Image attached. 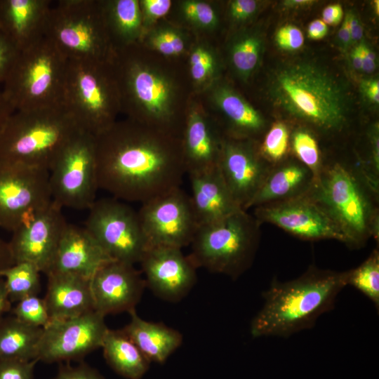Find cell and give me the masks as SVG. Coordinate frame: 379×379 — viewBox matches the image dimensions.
Here are the masks:
<instances>
[{
    "instance_id": "obj_1",
    "label": "cell",
    "mask_w": 379,
    "mask_h": 379,
    "mask_svg": "<svg viewBox=\"0 0 379 379\" xmlns=\"http://www.w3.org/2000/svg\"><path fill=\"white\" fill-rule=\"evenodd\" d=\"M94 137L98 189L114 198L143 204L180 187L182 148L162 134L114 123Z\"/></svg>"
},
{
    "instance_id": "obj_2",
    "label": "cell",
    "mask_w": 379,
    "mask_h": 379,
    "mask_svg": "<svg viewBox=\"0 0 379 379\" xmlns=\"http://www.w3.org/2000/svg\"><path fill=\"white\" fill-rule=\"evenodd\" d=\"M274 103L317 132L330 135L347 126L350 99L345 84L326 67L309 60L278 68L270 84Z\"/></svg>"
},
{
    "instance_id": "obj_3",
    "label": "cell",
    "mask_w": 379,
    "mask_h": 379,
    "mask_svg": "<svg viewBox=\"0 0 379 379\" xmlns=\"http://www.w3.org/2000/svg\"><path fill=\"white\" fill-rule=\"evenodd\" d=\"M346 286V272L314 265L295 279H273L262 292L264 304L251 320V335L287 338L311 328L322 314L334 307L338 295Z\"/></svg>"
},
{
    "instance_id": "obj_4",
    "label": "cell",
    "mask_w": 379,
    "mask_h": 379,
    "mask_svg": "<svg viewBox=\"0 0 379 379\" xmlns=\"http://www.w3.org/2000/svg\"><path fill=\"white\" fill-rule=\"evenodd\" d=\"M379 187L359 164L324 161L305 194L317 203L338 226L347 246L359 248L373 238L378 241Z\"/></svg>"
},
{
    "instance_id": "obj_5",
    "label": "cell",
    "mask_w": 379,
    "mask_h": 379,
    "mask_svg": "<svg viewBox=\"0 0 379 379\" xmlns=\"http://www.w3.org/2000/svg\"><path fill=\"white\" fill-rule=\"evenodd\" d=\"M81 131L64 107L15 111L0 131V161L49 171L65 145Z\"/></svg>"
},
{
    "instance_id": "obj_6",
    "label": "cell",
    "mask_w": 379,
    "mask_h": 379,
    "mask_svg": "<svg viewBox=\"0 0 379 379\" xmlns=\"http://www.w3.org/2000/svg\"><path fill=\"white\" fill-rule=\"evenodd\" d=\"M67 62L46 36L19 51L1 90L14 111L63 107Z\"/></svg>"
},
{
    "instance_id": "obj_7",
    "label": "cell",
    "mask_w": 379,
    "mask_h": 379,
    "mask_svg": "<svg viewBox=\"0 0 379 379\" xmlns=\"http://www.w3.org/2000/svg\"><path fill=\"white\" fill-rule=\"evenodd\" d=\"M260 225L253 215L241 210L199 226L188 256L197 268L235 279L253 263L260 241Z\"/></svg>"
},
{
    "instance_id": "obj_8",
    "label": "cell",
    "mask_w": 379,
    "mask_h": 379,
    "mask_svg": "<svg viewBox=\"0 0 379 379\" xmlns=\"http://www.w3.org/2000/svg\"><path fill=\"white\" fill-rule=\"evenodd\" d=\"M108 60H68L63 107L79 127L94 136L114 121L120 91Z\"/></svg>"
},
{
    "instance_id": "obj_9",
    "label": "cell",
    "mask_w": 379,
    "mask_h": 379,
    "mask_svg": "<svg viewBox=\"0 0 379 379\" xmlns=\"http://www.w3.org/2000/svg\"><path fill=\"white\" fill-rule=\"evenodd\" d=\"M46 36L67 60H109L110 36L102 1L53 3Z\"/></svg>"
},
{
    "instance_id": "obj_10",
    "label": "cell",
    "mask_w": 379,
    "mask_h": 379,
    "mask_svg": "<svg viewBox=\"0 0 379 379\" xmlns=\"http://www.w3.org/2000/svg\"><path fill=\"white\" fill-rule=\"evenodd\" d=\"M52 200L60 208L89 209L96 200L95 137L80 131L62 147L49 170Z\"/></svg>"
},
{
    "instance_id": "obj_11",
    "label": "cell",
    "mask_w": 379,
    "mask_h": 379,
    "mask_svg": "<svg viewBox=\"0 0 379 379\" xmlns=\"http://www.w3.org/2000/svg\"><path fill=\"white\" fill-rule=\"evenodd\" d=\"M84 227L112 259L140 263L149 244L138 211L112 198L96 199L88 209Z\"/></svg>"
},
{
    "instance_id": "obj_12",
    "label": "cell",
    "mask_w": 379,
    "mask_h": 379,
    "mask_svg": "<svg viewBox=\"0 0 379 379\" xmlns=\"http://www.w3.org/2000/svg\"><path fill=\"white\" fill-rule=\"evenodd\" d=\"M49 171L0 161V227L13 232L52 202Z\"/></svg>"
},
{
    "instance_id": "obj_13",
    "label": "cell",
    "mask_w": 379,
    "mask_h": 379,
    "mask_svg": "<svg viewBox=\"0 0 379 379\" xmlns=\"http://www.w3.org/2000/svg\"><path fill=\"white\" fill-rule=\"evenodd\" d=\"M138 213L149 246L182 249L199 227L190 196L180 187L142 204Z\"/></svg>"
},
{
    "instance_id": "obj_14",
    "label": "cell",
    "mask_w": 379,
    "mask_h": 379,
    "mask_svg": "<svg viewBox=\"0 0 379 379\" xmlns=\"http://www.w3.org/2000/svg\"><path fill=\"white\" fill-rule=\"evenodd\" d=\"M107 329L105 316L95 310L51 321L43 328L38 359L49 364L81 359L101 347Z\"/></svg>"
},
{
    "instance_id": "obj_15",
    "label": "cell",
    "mask_w": 379,
    "mask_h": 379,
    "mask_svg": "<svg viewBox=\"0 0 379 379\" xmlns=\"http://www.w3.org/2000/svg\"><path fill=\"white\" fill-rule=\"evenodd\" d=\"M253 208V215L260 224H272L303 240L333 239L347 244V239L338 226L306 195Z\"/></svg>"
},
{
    "instance_id": "obj_16",
    "label": "cell",
    "mask_w": 379,
    "mask_h": 379,
    "mask_svg": "<svg viewBox=\"0 0 379 379\" xmlns=\"http://www.w3.org/2000/svg\"><path fill=\"white\" fill-rule=\"evenodd\" d=\"M53 201L44 211L20 225L8 242L15 262H27L47 274L68 222Z\"/></svg>"
},
{
    "instance_id": "obj_17",
    "label": "cell",
    "mask_w": 379,
    "mask_h": 379,
    "mask_svg": "<svg viewBox=\"0 0 379 379\" xmlns=\"http://www.w3.org/2000/svg\"><path fill=\"white\" fill-rule=\"evenodd\" d=\"M146 287L159 298L175 302L185 298L197 281V267L181 248L149 246L141 259Z\"/></svg>"
},
{
    "instance_id": "obj_18",
    "label": "cell",
    "mask_w": 379,
    "mask_h": 379,
    "mask_svg": "<svg viewBox=\"0 0 379 379\" xmlns=\"http://www.w3.org/2000/svg\"><path fill=\"white\" fill-rule=\"evenodd\" d=\"M145 287L134 265L109 260L91 278L94 310L105 317L135 310Z\"/></svg>"
},
{
    "instance_id": "obj_19",
    "label": "cell",
    "mask_w": 379,
    "mask_h": 379,
    "mask_svg": "<svg viewBox=\"0 0 379 379\" xmlns=\"http://www.w3.org/2000/svg\"><path fill=\"white\" fill-rule=\"evenodd\" d=\"M218 167L237 204L247 211L272 166L250 142L224 140Z\"/></svg>"
},
{
    "instance_id": "obj_20",
    "label": "cell",
    "mask_w": 379,
    "mask_h": 379,
    "mask_svg": "<svg viewBox=\"0 0 379 379\" xmlns=\"http://www.w3.org/2000/svg\"><path fill=\"white\" fill-rule=\"evenodd\" d=\"M119 77L124 95L131 105L158 123L169 120L173 90L165 77L130 58L121 64Z\"/></svg>"
},
{
    "instance_id": "obj_21",
    "label": "cell",
    "mask_w": 379,
    "mask_h": 379,
    "mask_svg": "<svg viewBox=\"0 0 379 379\" xmlns=\"http://www.w3.org/2000/svg\"><path fill=\"white\" fill-rule=\"evenodd\" d=\"M111 260L84 227L68 223L47 274H71L91 279Z\"/></svg>"
},
{
    "instance_id": "obj_22",
    "label": "cell",
    "mask_w": 379,
    "mask_h": 379,
    "mask_svg": "<svg viewBox=\"0 0 379 379\" xmlns=\"http://www.w3.org/2000/svg\"><path fill=\"white\" fill-rule=\"evenodd\" d=\"M50 0H0V29L20 51L46 36Z\"/></svg>"
},
{
    "instance_id": "obj_23",
    "label": "cell",
    "mask_w": 379,
    "mask_h": 379,
    "mask_svg": "<svg viewBox=\"0 0 379 379\" xmlns=\"http://www.w3.org/2000/svg\"><path fill=\"white\" fill-rule=\"evenodd\" d=\"M189 176L192 190L190 198L199 227L242 210L232 197L218 167Z\"/></svg>"
},
{
    "instance_id": "obj_24",
    "label": "cell",
    "mask_w": 379,
    "mask_h": 379,
    "mask_svg": "<svg viewBox=\"0 0 379 379\" xmlns=\"http://www.w3.org/2000/svg\"><path fill=\"white\" fill-rule=\"evenodd\" d=\"M44 298L51 321L71 319L94 311L91 279L64 273H48Z\"/></svg>"
},
{
    "instance_id": "obj_25",
    "label": "cell",
    "mask_w": 379,
    "mask_h": 379,
    "mask_svg": "<svg viewBox=\"0 0 379 379\" xmlns=\"http://www.w3.org/2000/svg\"><path fill=\"white\" fill-rule=\"evenodd\" d=\"M314 178L312 172L295 158H286L271 168L248 209L305 196Z\"/></svg>"
},
{
    "instance_id": "obj_26",
    "label": "cell",
    "mask_w": 379,
    "mask_h": 379,
    "mask_svg": "<svg viewBox=\"0 0 379 379\" xmlns=\"http://www.w3.org/2000/svg\"><path fill=\"white\" fill-rule=\"evenodd\" d=\"M222 145L206 119L198 112H191L182 147L186 173L190 175L216 168Z\"/></svg>"
},
{
    "instance_id": "obj_27",
    "label": "cell",
    "mask_w": 379,
    "mask_h": 379,
    "mask_svg": "<svg viewBox=\"0 0 379 379\" xmlns=\"http://www.w3.org/2000/svg\"><path fill=\"white\" fill-rule=\"evenodd\" d=\"M130 321L121 330L151 362L164 363L182 344V335L161 322L148 321L128 312Z\"/></svg>"
},
{
    "instance_id": "obj_28",
    "label": "cell",
    "mask_w": 379,
    "mask_h": 379,
    "mask_svg": "<svg viewBox=\"0 0 379 379\" xmlns=\"http://www.w3.org/2000/svg\"><path fill=\"white\" fill-rule=\"evenodd\" d=\"M101 348L109 366L127 379H141L149 369L150 361L121 329L108 328Z\"/></svg>"
},
{
    "instance_id": "obj_29",
    "label": "cell",
    "mask_w": 379,
    "mask_h": 379,
    "mask_svg": "<svg viewBox=\"0 0 379 379\" xmlns=\"http://www.w3.org/2000/svg\"><path fill=\"white\" fill-rule=\"evenodd\" d=\"M43 328L26 324L13 315L0 319V359H38Z\"/></svg>"
},
{
    "instance_id": "obj_30",
    "label": "cell",
    "mask_w": 379,
    "mask_h": 379,
    "mask_svg": "<svg viewBox=\"0 0 379 379\" xmlns=\"http://www.w3.org/2000/svg\"><path fill=\"white\" fill-rule=\"evenodd\" d=\"M107 27L112 36L124 45L138 37L142 26V13L137 0L102 2Z\"/></svg>"
},
{
    "instance_id": "obj_31",
    "label": "cell",
    "mask_w": 379,
    "mask_h": 379,
    "mask_svg": "<svg viewBox=\"0 0 379 379\" xmlns=\"http://www.w3.org/2000/svg\"><path fill=\"white\" fill-rule=\"evenodd\" d=\"M214 98L233 128L238 131L237 133L256 134L265 126V122L259 112L233 91L221 87L215 91Z\"/></svg>"
},
{
    "instance_id": "obj_32",
    "label": "cell",
    "mask_w": 379,
    "mask_h": 379,
    "mask_svg": "<svg viewBox=\"0 0 379 379\" xmlns=\"http://www.w3.org/2000/svg\"><path fill=\"white\" fill-rule=\"evenodd\" d=\"M39 270L27 262H15L0 273L11 302L34 295L40 291Z\"/></svg>"
},
{
    "instance_id": "obj_33",
    "label": "cell",
    "mask_w": 379,
    "mask_h": 379,
    "mask_svg": "<svg viewBox=\"0 0 379 379\" xmlns=\"http://www.w3.org/2000/svg\"><path fill=\"white\" fill-rule=\"evenodd\" d=\"M346 284L366 296L379 308V251L374 249L357 267L346 271Z\"/></svg>"
},
{
    "instance_id": "obj_34",
    "label": "cell",
    "mask_w": 379,
    "mask_h": 379,
    "mask_svg": "<svg viewBox=\"0 0 379 379\" xmlns=\"http://www.w3.org/2000/svg\"><path fill=\"white\" fill-rule=\"evenodd\" d=\"M290 145L295 158L309 168L315 178L325 161L315 136L309 130L297 129L290 136Z\"/></svg>"
},
{
    "instance_id": "obj_35",
    "label": "cell",
    "mask_w": 379,
    "mask_h": 379,
    "mask_svg": "<svg viewBox=\"0 0 379 379\" xmlns=\"http://www.w3.org/2000/svg\"><path fill=\"white\" fill-rule=\"evenodd\" d=\"M288 126L281 121L272 124L258 148L260 157L270 166H275L287 158L290 145Z\"/></svg>"
},
{
    "instance_id": "obj_36",
    "label": "cell",
    "mask_w": 379,
    "mask_h": 379,
    "mask_svg": "<svg viewBox=\"0 0 379 379\" xmlns=\"http://www.w3.org/2000/svg\"><path fill=\"white\" fill-rule=\"evenodd\" d=\"M262 42L255 36H246L232 47V62L237 71L248 77L257 67L261 53Z\"/></svg>"
},
{
    "instance_id": "obj_37",
    "label": "cell",
    "mask_w": 379,
    "mask_h": 379,
    "mask_svg": "<svg viewBox=\"0 0 379 379\" xmlns=\"http://www.w3.org/2000/svg\"><path fill=\"white\" fill-rule=\"evenodd\" d=\"M11 312L23 323L34 327L44 328L51 321L44 300L38 295L19 300Z\"/></svg>"
},
{
    "instance_id": "obj_38",
    "label": "cell",
    "mask_w": 379,
    "mask_h": 379,
    "mask_svg": "<svg viewBox=\"0 0 379 379\" xmlns=\"http://www.w3.org/2000/svg\"><path fill=\"white\" fill-rule=\"evenodd\" d=\"M152 46L160 53L173 56L180 54L185 48L181 36L170 29H162L156 32L150 39Z\"/></svg>"
},
{
    "instance_id": "obj_39",
    "label": "cell",
    "mask_w": 379,
    "mask_h": 379,
    "mask_svg": "<svg viewBox=\"0 0 379 379\" xmlns=\"http://www.w3.org/2000/svg\"><path fill=\"white\" fill-rule=\"evenodd\" d=\"M182 9L185 16L189 20L201 27H212L217 22L214 10L206 2L185 1L182 4Z\"/></svg>"
},
{
    "instance_id": "obj_40",
    "label": "cell",
    "mask_w": 379,
    "mask_h": 379,
    "mask_svg": "<svg viewBox=\"0 0 379 379\" xmlns=\"http://www.w3.org/2000/svg\"><path fill=\"white\" fill-rule=\"evenodd\" d=\"M190 65L191 76L194 81L203 82L213 70L214 58L207 49L199 46L192 52Z\"/></svg>"
},
{
    "instance_id": "obj_41",
    "label": "cell",
    "mask_w": 379,
    "mask_h": 379,
    "mask_svg": "<svg viewBox=\"0 0 379 379\" xmlns=\"http://www.w3.org/2000/svg\"><path fill=\"white\" fill-rule=\"evenodd\" d=\"M36 359H0V379H33Z\"/></svg>"
},
{
    "instance_id": "obj_42",
    "label": "cell",
    "mask_w": 379,
    "mask_h": 379,
    "mask_svg": "<svg viewBox=\"0 0 379 379\" xmlns=\"http://www.w3.org/2000/svg\"><path fill=\"white\" fill-rule=\"evenodd\" d=\"M275 41L281 49L295 51L302 46L304 36L298 27L293 25H286L277 30Z\"/></svg>"
},
{
    "instance_id": "obj_43",
    "label": "cell",
    "mask_w": 379,
    "mask_h": 379,
    "mask_svg": "<svg viewBox=\"0 0 379 379\" xmlns=\"http://www.w3.org/2000/svg\"><path fill=\"white\" fill-rule=\"evenodd\" d=\"M18 53L17 47L0 29V84L4 83Z\"/></svg>"
},
{
    "instance_id": "obj_44",
    "label": "cell",
    "mask_w": 379,
    "mask_h": 379,
    "mask_svg": "<svg viewBox=\"0 0 379 379\" xmlns=\"http://www.w3.org/2000/svg\"><path fill=\"white\" fill-rule=\"evenodd\" d=\"M53 379H105L95 369L86 364L81 363L77 366L68 363L60 364L58 373Z\"/></svg>"
},
{
    "instance_id": "obj_45",
    "label": "cell",
    "mask_w": 379,
    "mask_h": 379,
    "mask_svg": "<svg viewBox=\"0 0 379 379\" xmlns=\"http://www.w3.org/2000/svg\"><path fill=\"white\" fill-rule=\"evenodd\" d=\"M140 3L142 15L147 20H155L166 15L171 6L170 0H143Z\"/></svg>"
},
{
    "instance_id": "obj_46",
    "label": "cell",
    "mask_w": 379,
    "mask_h": 379,
    "mask_svg": "<svg viewBox=\"0 0 379 379\" xmlns=\"http://www.w3.org/2000/svg\"><path fill=\"white\" fill-rule=\"evenodd\" d=\"M258 8V3L253 0H235L230 4L231 16L237 20H245L251 17Z\"/></svg>"
},
{
    "instance_id": "obj_47",
    "label": "cell",
    "mask_w": 379,
    "mask_h": 379,
    "mask_svg": "<svg viewBox=\"0 0 379 379\" xmlns=\"http://www.w3.org/2000/svg\"><path fill=\"white\" fill-rule=\"evenodd\" d=\"M361 53V69L366 73H372L376 67L375 55L369 46L364 40L359 43Z\"/></svg>"
},
{
    "instance_id": "obj_48",
    "label": "cell",
    "mask_w": 379,
    "mask_h": 379,
    "mask_svg": "<svg viewBox=\"0 0 379 379\" xmlns=\"http://www.w3.org/2000/svg\"><path fill=\"white\" fill-rule=\"evenodd\" d=\"M343 11L339 4L329 5L322 12V20L330 25H336L343 20Z\"/></svg>"
},
{
    "instance_id": "obj_49",
    "label": "cell",
    "mask_w": 379,
    "mask_h": 379,
    "mask_svg": "<svg viewBox=\"0 0 379 379\" xmlns=\"http://www.w3.org/2000/svg\"><path fill=\"white\" fill-rule=\"evenodd\" d=\"M352 45L360 42L363 37V27L359 17L353 11L347 13Z\"/></svg>"
},
{
    "instance_id": "obj_50",
    "label": "cell",
    "mask_w": 379,
    "mask_h": 379,
    "mask_svg": "<svg viewBox=\"0 0 379 379\" xmlns=\"http://www.w3.org/2000/svg\"><path fill=\"white\" fill-rule=\"evenodd\" d=\"M365 97L372 102H379V82L378 79H365L361 84Z\"/></svg>"
},
{
    "instance_id": "obj_51",
    "label": "cell",
    "mask_w": 379,
    "mask_h": 379,
    "mask_svg": "<svg viewBox=\"0 0 379 379\" xmlns=\"http://www.w3.org/2000/svg\"><path fill=\"white\" fill-rule=\"evenodd\" d=\"M327 32V25L320 19L314 20L307 27V35L312 39H321L326 35Z\"/></svg>"
},
{
    "instance_id": "obj_52",
    "label": "cell",
    "mask_w": 379,
    "mask_h": 379,
    "mask_svg": "<svg viewBox=\"0 0 379 379\" xmlns=\"http://www.w3.org/2000/svg\"><path fill=\"white\" fill-rule=\"evenodd\" d=\"M14 263L8 243L0 238V273Z\"/></svg>"
},
{
    "instance_id": "obj_53",
    "label": "cell",
    "mask_w": 379,
    "mask_h": 379,
    "mask_svg": "<svg viewBox=\"0 0 379 379\" xmlns=\"http://www.w3.org/2000/svg\"><path fill=\"white\" fill-rule=\"evenodd\" d=\"M12 302L8 297L4 279L0 277V319L4 314L11 312Z\"/></svg>"
},
{
    "instance_id": "obj_54",
    "label": "cell",
    "mask_w": 379,
    "mask_h": 379,
    "mask_svg": "<svg viewBox=\"0 0 379 379\" xmlns=\"http://www.w3.org/2000/svg\"><path fill=\"white\" fill-rule=\"evenodd\" d=\"M338 39L340 46L343 49H347L352 45L348 18L347 14L345 15L343 23L338 30Z\"/></svg>"
},
{
    "instance_id": "obj_55",
    "label": "cell",
    "mask_w": 379,
    "mask_h": 379,
    "mask_svg": "<svg viewBox=\"0 0 379 379\" xmlns=\"http://www.w3.org/2000/svg\"><path fill=\"white\" fill-rule=\"evenodd\" d=\"M14 109L5 98L2 91L0 90V131Z\"/></svg>"
},
{
    "instance_id": "obj_56",
    "label": "cell",
    "mask_w": 379,
    "mask_h": 379,
    "mask_svg": "<svg viewBox=\"0 0 379 379\" xmlns=\"http://www.w3.org/2000/svg\"><path fill=\"white\" fill-rule=\"evenodd\" d=\"M352 64L355 69H361V53L359 43L354 47L350 54Z\"/></svg>"
},
{
    "instance_id": "obj_57",
    "label": "cell",
    "mask_w": 379,
    "mask_h": 379,
    "mask_svg": "<svg viewBox=\"0 0 379 379\" xmlns=\"http://www.w3.org/2000/svg\"><path fill=\"white\" fill-rule=\"evenodd\" d=\"M313 2L314 1L311 0H286L284 1L283 5L286 8H292L306 6L312 4Z\"/></svg>"
},
{
    "instance_id": "obj_58",
    "label": "cell",
    "mask_w": 379,
    "mask_h": 379,
    "mask_svg": "<svg viewBox=\"0 0 379 379\" xmlns=\"http://www.w3.org/2000/svg\"><path fill=\"white\" fill-rule=\"evenodd\" d=\"M378 2H379L378 1H375V3H374V8L378 15Z\"/></svg>"
}]
</instances>
